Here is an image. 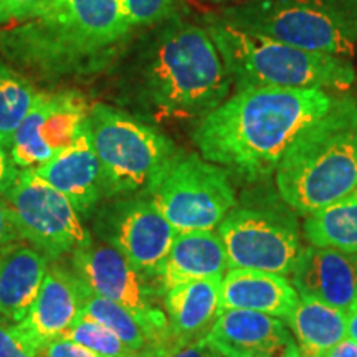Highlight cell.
Instances as JSON below:
<instances>
[{"instance_id": "1", "label": "cell", "mask_w": 357, "mask_h": 357, "mask_svg": "<svg viewBox=\"0 0 357 357\" xmlns=\"http://www.w3.org/2000/svg\"><path fill=\"white\" fill-rule=\"evenodd\" d=\"M131 30L123 0H48L0 29V55L32 83L91 78L118 60Z\"/></svg>"}, {"instance_id": "2", "label": "cell", "mask_w": 357, "mask_h": 357, "mask_svg": "<svg viewBox=\"0 0 357 357\" xmlns=\"http://www.w3.org/2000/svg\"><path fill=\"white\" fill-rule=\"evenodd\" d=\"M333 100L323 89L236 88L200 119L194 142L208 162L247 181H261L276 172L298 134L324 114Z\"/></svg>"}, {"instance_id": "3", "label": "cell", "mask_w": 357, "mask_h": 357, "mask_svg": "<svg viewBox=\"0 0 357 357\" xmlns=\"http://www.w3.org/2000/svg\"><path fill=\"white\" fill-rule=\"evenodd\" d=\"M129 71V95L155 119H202L234 84L207 26L178 15L158 24Z\"/></svg>"}, {"instance_id": "4", "label": "cell", "mask_w": 357, "mask_h": 357, "mask_svg": "<svg viewBox=\"0 0 357 357\" xmlns=\"http://www.w3.org/2000/svg\"><path fill=\"white\" fill-rule=\"evenodd\" d=\"M281 199L303 215L357 190V96L334 98L298 134L276 169Z\"/></svg>"}, {"instance_id": "5", "label": "cell", "mask_w": 357, "mask_h": 357, "mask_svg": "<svg viewBox=\"0 0 357 357\" xmlns=\"http://www.w3.org/2000/svg\"><path fill=\"white\" fill-rule=\"evenodd\" d=\"M207 30L225 61L235 88L265 86L344 91L356 83L349 58L324 55L248 33L212 17Z\"/></svg>"}, {"instance_id": "6", "label": "cell", "mask_w": 357, "mask_h": 357, "mask_svg": "<svg viewBox=\"0 0 357 357\" xmlns=\"http://www.w3.org/2000/svg\"><path fill=\"white\" fill-rule=\"evenodd\" d=\"M217 19L324 55L351 58L357 50V0H243Z\"/></svg>"}, {"instance_id": "7", "label": "cell", "mask_w": 357, "mask_h": 357, "mask_svg": "<svg viewBox=\"0 0 357 357\" xmlns=\"http://www.w3.org/2000/svg\"><path fill=\"white\" fill-rule=\"evenodd\" d=\"M88 129L101 166L105 199L146 195L177 153L162 132L105 102L91 106Z\"/></svg>"}, {"instance_id": "8", "label": "cell", "mask_w": 357, "mask_h": 357, "mask_svg": "<svg viewBox=\"0 0 357 357\" xmlns=\"http://www.w3.org/2000/svg\"><path fill=\"white\" fill-rule=\"evenodd\" d=\"M177 234L215 230L234 211L236 197L229 174L197 154L176 153L147 190Z\"/></svg>"}, {"instance_id": "9", "label": "cell", "mask_w": 357, "mask_h": 357, "mask_svg": "<svg viewBox=\"0 0 357 357\" xmlns=\"http://www.w3.org/2000/svg\"><path fill=\"white\" fill-rule=\"evenodd\" d=\"M71 268L93 293L131 311L151 333L158 349L171 347L166 311L158 305L160 287L139 273L118 250L91 236L71 253Z\"/></svg>"}, {"instance_id": "10", "label": "cell", "mask_w": 357, "mask_h": 357, "mask_svg": "<svg viewBox=\"0 0 357 357\" xmlns=\"http://www.w3.org/2000/svg\"><path fill=\"white\" fill-rule=\"evenodd\" d=\"M2 197L20 238L50 261L73 253L91 238L70 200L33 171L20 169Z\"/></svg>"}, {"instance_id": "11", "label": "cell", "mask_w": 357, "mask_h": 357, "mask_svg": "<svg viewBox=\"0 0 357 357\" xmlns=\"http://www.w3.org/2000/svg\"><path fill=\"white\" fill-rule=\"evenodd\" d=\"M93 234L118 250L142 275L158 281L177 230L146 195L109 199L93 217Z\"/></svg>"}, {"instance_id": "12", "label": "cell", "mask_w": 357, "mask_h": 357, "mask_svg": "<svg viewBox=\"0 0 357 357\" xmlns=\"http://www.w3.org/2000/svg\"><path fill=\"white\" fill-rule=\"evenodd\" d=\"M230 270L289 276L303 247L294 220L260 208H234L217 227Z\"/></svg>"}, {"instance_id": "13", "label": "cell", "mask_w": 357, "mask_h": 357, "mask_svg": "<svg viewBox=\"0 0 357 357\" xmlns=\"http://www.w3.org/2000/svg\"><path fill=\"white\" fill-rule=\"evenodd\" d=\"M89 105L78 91H38L10 142V155L19 169H35L71 146L84 123Z\"/></svg>"}, {"instance_id": "14", "label": "cell", "mask_w": 357, "mask_h": 357, "mask_svg": "<svg viewBox=\"0 0 357 357\" xmlns=\"http://www.w3.org/2000/svg\"><path fill=\"white\" fill-rule=\"evenodd\" d=\"M204 341L220 357H300L288 324L257 311L223 310Z\"/></svg>"}, {"instance_id": "15", "label": "cell", "mask_w": 357, "mask_h": 357, "mask_svg": "<svg viewBox=\"0 0 357 357\" xmlns=\"http://www.w3.org/2000/svg\"><path fill=\"white\" fill-rule=\"evenodd\" d=\"M84 289L86 284L73 268L48 266L33 305L24 319L15 323V328L35 349L42 351L52 341L63 336L82 316Z\"/></svg>"}, {"instance_id": "16", "label": "cell", "mask_w": 357, "mask_h": 357, "mask_svg": "<svg viewBox=\"0 0 357 357\" xmlns=\"http://www.w3.org/2000/svg\"><path fill=\"white\" fill-rule=\"evenodd\" d=\"M33 172L63 194L82 220L91 217L105 199L101 166L89 136L88 121L71 146L53 155Z\"/></svg>"}, {"instance_id": "17", "label": "cell", "mask_w": 357, "mask_h": 357, "mask_svg": "<svg viewBox=\"0 0 357 357\" xmlns=\"http://www.w3.org/2000/svg\"><path fill=\"white\" fill-rule=\"evenodd\" d=\"M289 278L300 296L347 312L357 301V253L310 245Z\"/></svg>"}, {"instance_id": "18", "label": "cell", "mask_w": 357, "mask_h": 357, "mask_svg": "<svg viewBox=\"0 0 357 357\" xmlns=\"http://www.w3.org/2000/svg\"><path fill=\"white\" fill-rule=\"evenodd\" d=\"M222 280L190 281L164 293L171 347H182L204 341L215 326L222 307Z\"/></svg>"}, {"instance_id": "19", "label": "cell", "mask_w": 357, "mask_h": 357, "mask_svg": "<svg viewBox=\"0 0 357 357\" xmlns=\"http://www.w3.org/2000/svg\"><path fill=\"white\" fill-rule=\"evenodd\" d=\"M48 258L17 240L0 252V321L15 324L33 305L48 270Z\"/></svg>"}, {"instance_id": "20", "label": "cell", "mask_w": 357, "mask_h": 357, "mask_svg": "<svg viewBox=\"0 0 357 357\" xmlns=\"http://www.w3.org/2000/svg\"><path fill=\"white\" fill-rule=\"evenodd\" d=\"M300 294L287 276L258 270H230L222 280L223 310H247L287 321Z\"/></svg>"}, {"instance_id": "21", "label": "cell", "mask_w": 357, "mask_h": 357, "mask_svg": "<svg viewBox=\"0 0 357 357\" xmlns=\"http://www.w3.org/2000/svg\"><path fill=\"white\" fill-rule=\"evenodd\" d=\"M227 268L225 247L217 231H185L177 234L174 240L158 283L164 294L178 284L225 276Z\"/></svg>"}, {"instance_id": "22", "label": "cell", "mask_w": 357, "mask_h": 357, "mask_svg": "<svg viewBox=\"0 0 357 357\" xmlns=\"http://www.w3.org/2000/svg\"><path fill=\"white\" fill-rule=\"evenodd\" d=\"M284 323L291 329L300 357H323L347 336V312L314 298L300 296Z\"/></svg>"}, {"instance_id": "23", "label": "cell", "mask_w": 357, "mask_h": 357, "mask_svg": "<svg viewBox=\"0 0 357 357\" xmlns=\"http://www.w3.org/2000/svg\"><path fill=\"white\" fill-rule=\"evenodd\" d=\"M305 236L312 247L357 253V190L307 215Z\"/></svg>"}, {"instance_id": "24", "label": "cell", "mask_w": 357, "mask_h": 357, "mask_svg": "<svg viewBox=\"0 0 357 357\" xmlns=\"http://www.w3.org/2000/svg\"><path fill=\"white\" fill-rule=\"evenodd\" d=\"M82 314L98 321V323L113 331L128 347L132 351L142 352L158 349L155 341L147 331V328L141 323L131 311L118 305V303L98 296L86 287L83 294Z\"/></svg>"}, {"instance_id": "25", "label": "cell", "mask_w": 357, "mask_h": 357, "mask_svg": "<svg viewBox=\"0 0 357 357\" xmlns=\"http://www.w3.org/2000/svg\"><path fill=\"white\" fill-rule=\"evenodd\" d=\"M37 89L0 55V144L8 147L17 128L32 108Z\"/></svg>"}, {"instance_id": "26", "label": "cell", "mask_w": 357, "mask_h": 357, "mask_svg": "<svg viewBox=\"0 0 357 357\" xmlns=\"http://www.w3.org/2000/svg\"><path fill=\"white\" fill-rule=\"evenodd\" d=\"M61 337L70 339L88 347L89 351L96 352L101 357H139V352L132 351L128 347L113 331L98 323V321L88 318V316H79L70 329Z\"/></svg>"}, {"instance_id": "27", "label": "cell", "mask_w": 357, "mask_h": 357, "mask_svg": "<svg viewBox=\"0 0 357 357\" xmlns=\"http://www.w3.org/2000/svg\"><path fill=\"white\" fill-rule=\"evenodd\" d=\"M131 26L158 25L174 15L176 0H123Z\"/></svg>"}, {"instance_id": "28", "label": "cell", "mask_w": 357, "mask_h": 357, "mask_svg": "<svg viewBox=\"0 0 357 357\" xmlns=\"http://www.w3.org/2000/svg\"><path fill=\"white\" fill-rule=\"evenodd\" d=\"M0 357H40V351L22 336L15 324L0 321Z\"/></svg>"}, {"instance_id": "29", "label": "cell", "mask_w": 357, "mask_h": 357, "mask_svg": "<svg viewBox=\"0 0 357 357\" xmlns=\"http://www.w3.org/2000/svg\"><path fill=\"white\" fill-rule=\"evenodd\" d=\"M47 2L48 0H0V26L26 19Z\"/></svg>"}, {"instance_id": "30", "label": "cell", "mask_w": 357, "mask_h": 357, "mask_svg": "<svg viewBox=\"0 0 357 357\" xmlns=\"http://www.w3.org/2000/svg\"><path fill=\"white\" fill-rule=\"evenodd\" d=\"M139 357H220L205 341L194 344L171 347V349H151L142 352Z\"/></svg>"}, {"instance_id": "31", "label": "cell", "mask_w": 357, "mask_h": 357, "mask_svg": "<svg viewBox=\"0 0 357 357\" xmlns=\"http://www.w3.org/2000/svg\"><path fill=\"white\" fill-rule=\"evenodd\" d=\"M40 357H101L88 347L70 341L66 337H58L40 351Z\"/></svg>"}, {"instance_id": "32", "label": "cell", "mask_w": 357, "mask_h": 357, "mask_svg": "<svg viewBox=\"0 0 357 357\" xmlns=\"http://www.w3.org/2000/svg\"><path fill=\"white\" fill-rule=\"evenodd\" d=\"M20 169L15 166L12 160L10 151L8 147L0 144V197L8 190V187L13 184Z\"/></svg>"}, {"instance_id": "33", "label": "cell", "mask_w": 357, "mask_h": 357, "mask_svg": "<svg viewBox=\"0 0 357 357\" xmlns=\"http://www.w3.org/2000/svg\"><path fill=\"white\" fill-rule=\"evenodd\" d=\"M17 240H20V236L13 225L10 208L3 197H0V252Z\"/></svg>"}, {"instance_id": "34", "label": "cell", "mask_w": 357, "mask_h": 357, "mask_svg": "<svg viewBox=\"0 0 357 357\" xmlns=\"http://www.w3.org/2000/svg\"><path fill=\"white\" fill-rule=\"evenodd\" d=\"M323 357H357V342L351 337H344L331 347Z\"/></svg>"}, {"instance_id": "35", "label": "cell", "mask_w": 357, "mask_h": 357, "mask_svg": "<svg viewBox=\"0 0 357 357\" xmlns=\"http://www.w3.org/2000/svg\"><path fill=\"white\" fill-rule=\"evenodd\" d=\"M347 337L354 339L357 342V301L347 311Z\"/></svg>"}, {"instance_id": "36", "label": "cell", "mask_w": 357, "mask_h": 357, "mask_svg": "<svg viewBox=\"0 0 357 357\" xmlns=\"http://www.w3.org/2000/svg\"><path fill=\"white\" fill-rule=\"evenodd\" d=\"M202 2H211V3H222V2H225V0H202Z\"/></svg>"}, {"instance_id": "37", "label": "cell", "mask_w": 357, "mask_h": 357, "mask_svg": "<svg viewBox=\"0 0 357 357\" xmlns=\"http://www.w3.org/2000/svg\"><path fill=\"white\" fill-rule=\"evenodd\" d=\"M356 52H357V50H356Z\"/></svg>"}]
</instances>
